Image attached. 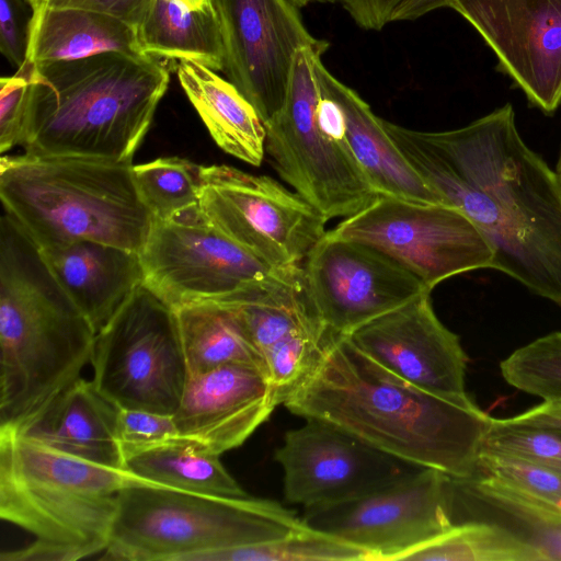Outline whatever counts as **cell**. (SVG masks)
Wrapping results in <instances>:
<instances>
[{"instance_id": "ab89813d", "label": "cell", "mask_w": 561, "mask_h": 561, "mask_svg": "<svg viewBox=\"0 0 561 561\" xmlns=\"http://www.w3.org/2000/svg\"><path fill=\"white\" fill-rule=\"evenodd\" d=\"M506 424L534 427L561 434V400L543 401L512 417L502 419Z\"/></svg>"}, {"instance_id": "3957f363", "label": "cell", "mask_w": 561, "mask_h": 561, "mask_svg": "<svg viewBox=\"0 0 561 561\" xmlns=\"http://www.w3.org/2000/svg\"><path fill=\"white\" fill-rule=\"evenodd\" d=\"M169 81L147 55L34 64L21 145L30 154L131 163Z\"/></svg>"}, {"instance_id": "d6a6232c", "label": "cell", "mask_w": 561, "mask_h": 561, "mask_svg": "<svg viewBox=\"0 0 561 561\" xmlns=\"http://www.w3.org/2000/svg\"><path fill=\"white\" fill-rule=\"evenodd\" d=\"M512 387L543 401L561 400V332L554 331L518 347L500 363Z\"/></svg>"}, {"instance_id": "5bb4252c", "label": "cell", "mask_w": 561, "mask_h": 561, "mask_svg": "<svg viewBox=\"0 0 561 561\" xmlns=\"http://www.w3.org/2000/svg\"><path fill=\"white\" fill-rule=\"evenodd\" d=\"M306 289L327 335L346 336L430 290L377 249L330 230L301 264Z\"/></svg>"}, {"instance_id": "603a6c76", "label": "cell", "mask_w": 561, "mask_h": 561, "mask_svg": "<svg viewBox=\"0 0 561 561\" xmlns=\"http://www.w3.org/2000/svg\"><path fill=\"white\" fill-rule=\"evenodd\" d=\"M118 413L92 380L79 378L15 430L58 450L125 469L117 439Z\"/></svg>"}, {"instance_id": "2e32d148", "label": "cell", "mask_w": 561, "mask_h": 561, "mask_svg": "<svg viewBox=\"0 0 561 561\" xmlns=\"http://www.w3.org/2000/svg\"><path fill=\"white\" fill-rule=\"evenodd\" d=\"M275 459L286 502L305 508L364 495L422 469L318 419L288 431Z\"/></svg>"}, {"instance_id": "ba28073f", "label": "cell", "mask_w": 561, "mask_h": 561, "mask_svg": "<svg viewBox=\"0 0 561 561\" xmlns=\"http://www.w3.org/2000/svg\"><path fill=\"white\" fill-rule=\"evenodd\" d=\"M318 56L310 47L296 53L284 105L265 124V152L278 175L330 220L354 215L377 194L341 135L339 110L320 93Z\"/></svg>"}, {"instance_id": "5b68a950", "label": "cell", "mask_w": 561, "mask_h": 561, "mask_svg": "<svg viewBox=\"0 0 561 561\" xmlns=\"http://www.w3.org/2000/svg\"><path fill=\"white\" fill-rule=\"evenodd\" d=\"M140 482L125 469L0 427V517L34 537L0 559L77 561L104 552L119 491Z\"/></svg>"}, {"instance_id": "836d02e7", "label": "cell", "mask_w": 561, "mask_h": 561, "mask_svg": "<svg viewBox=\"0 0 561 561\" xmlns=\"http://www.w3.org/2000/svg\"><path fill=\"white\" fill-rule=\"evenodd\" d=\"M483 449L519 457L561 474V434L492 417Z\"/></svg>"}, {"instance_id": "7c38bea8", "label": "cell", "mask_w": 561, "mask_h": 561, "mask_svg": "<svg viewBox=\"0 0 561 561\" xmlns=\"http://www.w3.org/2000/svg\"><path fill=\"white\" fill-rule=\"evenodd\" d=\"M302 520L360 548L368 561L402 560L454 525L451 477L422 468L364 495L306 507Z\"/></svg>"}, {"instance_id": "60d3db41", "label": "cell", "mask_w": 561, "mask_h": 561, "mask_svg": "<svg viewBox=\"0 0 561 561\" xmlns=\"http://www.w3.org/2000/svg\"><path fill=\"white\" fill-rule=\"evenodd\" d=\"M454 0H409L396 18L397 21L416 20L432 11L448 8Z\"/></svg>"}, {"instance_id": "d6986e66", "label": "cell", "mask_w": 561, "mask_h": 561, "mask_svg": "<svg viewBox=\"0 0 561 561\" xmlns=\"http://www.w3.org/2000/svg\"><path fill=\"white\" fill-rule=\"evenodd\" d=\"M348 340L409 383L447 397H468V357L457 334L437 318L426 291L354 330Z\"/></svg>"}, {"instance_id": "8d00e7d4", "label": "cell", "mask_w": 561, "mask_h": 561, "mask_svg": "<svg viewBox=\"0 0 561 561\" xmlns=\"http://www.w3.org/2000/svg\"><path fill=\"white\" fill-rule=\"evenodd\" d=\"M178 436L173 415L119 409L117 439L124 461L135 453Z\"/></svg>"}, {"instance_id": "83f0119b", "label": "cell", "mask_w": 561, "mask_h": 561, "mask_svg": "<svg viewBox=\"0 0 561 561\" xmlns=\"http://www.w3.org/2000/svg\"><path fill=\"white\" fill-rule=\"evenodd\" d=\"M124 468L154 485L218 496H249L224 467L219 455L181 436L128 456Z\"/></svg>"}, {"instance_id": "d4e9b609", "label": "cell", "mask_w": 561, "mask_h": 561, "mask_svg": "<svg viewBox=\"0 0 561 561\" xmlns=\"http://www.w3.org/2000/svg\"><path fill=\"white\" fill-rule=\"evenodd\" d=\"M181 87L215 142L230 156L261 165L266 129L254 106L215 70L192 60H179Z\"/></svg>"}, {"instance_id": "1f68e13d", "label": "cell", "mask_w": 561, "mask_h": 561, "mask_svg": "<svg viewBox=\"0 0 561 561\" xmlns=\"http://www.w3.org/2000/svg\"><path fill=\"white\" fill-rule=\"evenodd\" d=\"M368 561L367 553L307 526L275 540L201 554L195 561Z\"/></svg>"}, {"instance_id": "f546056e", "label": "cell", "mask_w": 561, "mask_h": 561, "mask_svg": "<svg viewBox=\"0 0 561 561\" xmlns=\"http://www.w3.org/2000/svg\"><path fill=\"white\" fill-rule=\"evenodd\" d=\"M402 560L538 561L535 551L504 527L486 520H466Z\"/></svg>"}, {"instance_id": "f35d334b", "label": "cell", "mask_w": 561, "mask_h": 561, "mask_svg": "<svg viewBox=\"0 0 561 561\" xmlns=\"http://www.w3.org/2000/svg\"><path fill=\"white\" fill-rule=\"evenodd\" d=\"M152 0H45L51 8H76L119 19L134 27L142 22Z\"/></svg>"}, {"instance_id": "d590c367", "label": "cell", "mask_w": 561, "mask_h": 561, "mask_svg": "<svg viewBox=\"0 0 561 561\" xmlns=\"http://www.w3.org/2000/svg\"><path fill=\"white\" fill-rule=\"evenodd\" d=\"M34 64L26 60L13 76L0 80V152L21 145Z\"/></svg>"}, {"instance_id": "b9f144b4", "label": "cell", "mask_w": 561, "mask_h": 561, "mask_svg": "<svg viewBox=\"0 0 561 561\" xmlns=\"http://www.w3.org/2000/svg\"><path fill=\"white\" fill-rule=\"evenodd\" d=\"M297 8H304L310 3H334L343 0H290Z\"/></svg>"}, {"instance_id": "74e56055", "label": "cell", "mask_w": 561, "mask_h": 561, "mask_svg": "<svg viewBox=\"0 0 561 561\" xmlns=\"http://www.w3.org/2000/svg\"><path fill=\"white\" fill-rule=\"evenodd\" d=\"M31 20L23 0H0V50L16 69L27 60Z\"/></svg>"}, {"instance_id": "f1b7e54d", "label": "cell", "mask_w": 561, "mask_h": 561, "mask_svg": "<svg viewBox=\"0 0 561 561\" xmlns=\"http://www.w3.org/2000/svg\"><path fill=\"white\" fill-rule=\"evenodd\" d=\"M173 309L188 376L226 364H248L265 373L260 354L227 306L206 300Z\"/></svg>"}, {"instance_id": "9a60e30c", "label": "cell", "mask_w": 561, "mask_h": 561, "mask_svg": "<svg viewBox=\"0 0 561 561\" xmlns=\"http://www.w3.org/2000/svg\"><path fill=\"white\" fill-rule=\"evenodd\" d=\"M213 2L222 31L224 71L265 125L284 105L298 49L323 55L330 44L311 35L290 0Z\"/></svg>"}, {"instance_id": "ee69618b", "label": "cell", "mask_w": 561, "mask_h": 561, "mask_svg": "<svg viewBox=\"0 0 561 561\" xmlns=\"http://www.w3.org/2000/svg\"><path fill=\"white\" fill-rule=\"evenodd\" d=\"M27 2L30 3L32 10L33 9H36L37 7L42 5L45 0H27Z\"/></svg>"}, {"instance_id": "8992f818", "label": "cell", "mask_w": 561, "mask_h": 561, "mask_svg": "<svg viewBox=\"0 0 561 561\" xmlns=\"http://www.w3.org/2000/svg\"><path fill=\"white\" fill-rule=\"evenodd\" d=\"M0 198L38 250L92 240L140 252L154 222L135 184L133 163L3 154Z\"/></svg>"}, {"instance_id": "ffe728a7", "label": "cell", "mask_w": 561, "mask_h": 561, "mask_svg": "<svg viewBox=\"0 0 561 561\" xmlns=\"http://www.w3.org/2000/svg\"><path fill=\"white\" fill-rule=\"evenodd\" d=\"M278 404L261 368L226 364L188 376L173 420L179 436L220 456L242 445Z\"/></svg>"}, {"instance_id": "7bdbcfd3", "label": "cell", "mask_w": 561, "mask_h": 561, "mask_svg": "<svg viewBox=\"0 0 561 561\" xmlns=\"http://www.w3.org/2000/svg\"><path fill=\"white\" fill-rule=\"evenodd\" d=\"M183 1L184 3H186L187 5L192 7V8H201V7H204L210 2H213V0H181Z\"/></svg>"}, {"instance_id": "52a82bcc", "label": "cell", "mask_w": 561, "mask_h": 561, "mask_svg": "<svg viewBox=\"0 0 561 561\" xmlns=\"http://www.w3.org/2000/svg\"><path fill=\"white\" fill-rule=\"evenodd\" d=\"M304 525L295 512L274 501L140 482L119 491L102 559L195 561L207 552L275 540Z\"/></svg>"}, {"instance_id": "4dcf8cb0", "label": "cell", "mask_w": 561, "mask_h": 561, "mask_svg": "<svg viewBox=\"0 0 561 561\" xmlns=\"http://www.w3.org/2000/svg\"><path fill=\"white\" fill-rule=\"evenodd\" d=\"M202 167L179 157L133 165L135 184L154 220L174 219L198 207Z\"/></svg>"}, {"instance_id": "f6af8a7d", "label": "cell", "mask_w": 561, "mask_h": 561, "mask_svg": "<svg viewBox=\"0 0 561 561\" xmlns=\"http://www.w3.org/2000/svg\"><path fill=\"white\" fill-rule=\"evenodd\" d=\"M556 172L558 173V175H559V178L561 180V152H560V157H559V160H558V163H557Z\"/></svg>"}, {"instance_id": "4316f807", "label": "cell", "mask_w": 561, "mask_h": 561, "mask_svg": "<svg viewBox=\"0 0 561 561\" xmlns=\"http://www.w3.org/2000/svg\"><path fill=\"white\" fill-rule=\"evenodd\" d=\"M137 32L147 56L225 69L222 31L214 2L192 8L181 0H152Z\"/></svg>"}, {"instance_id": "9c48e42d", "label": "cell", "mask_w": 561, "mask_h": 561, "mask_svg": "<svg viewBox=\"0 0 561 561\" xmlns=\"http://www.w3.org/2000/svg\"><path fill=\"white\" fill-rule=\"evenodd\" d=\"M91 364L118 409L173 415L188 379L174 309L141 285L96 333Z\"/></svg>"}, {"instance_id": "484cf974", "label": "cell", "mask_w": 561, "mask_h": 561, "mask_svg": "<svg viewBox=\"0 0 561 561\" xmlns=\"http://www.w3.org/2000/svg\"><path fill=\"white\" fill-rule=\"evenodd\" d=\"M119 51L145 55L137 28L107 14L76 9H33L27 59L34 64L75 60Z\"/></svg>"}, {"instance_id": "8fae6325", "label": "cell", "mask_w": 561, "mask_h": 561, "mask_svg": "<svg viewBox=\"0 0 561 561\" xmlns=\"http://www.w3.org/2000/svg\"><path fill=\"white\" fill-rule=\"evenodd\" d=\"M198 209L214 227L275 268L299 266L328 219L295 191L230 165L202 167Z\"/></svg>"}, {"instance_id": "277c9868", "label": "cell", "mask_w": 561, "mask_h": 561, "mask_svg": "<svg viewBox=\"0 0 561 561\" xmlns=\"http://www.w3.org/2000/svg\"><path fill=\"white\" fill-rule=\"evenodd\" d=\"M95 331L38 249L0 221V427L20 428L80 378Z\"/></svg>"}, {"instance_id": "cb8c5ba5", "label": "cell", "mask_w": 561, "mask_h": 561, "mask_svg": "<svg viewBox=\"0 0 561 561\" xmlns=\"http://www.w3.org/2000/svg\"><path fill=\"white\" fill-rule=\"evenodd\" d=\"M453 523L497 524L529 546L538 561H561V511L493 476L451 478Z\"/></svg>"}, {"instance_id": "30bf717a", "label": "cell", "mask_w": 561, "mask_h": 561, "mask_svg": "<svg viewBox=\"0 0 561 561\" xmlns=\"http://www.w3.org/2000/svg\"><path fill=\"white\" fill-rule=\"evenodd\" d=\"M366 243L419 277L432 290L453 276L494 267V251L459 209L377 195L330 230Z\"/></svg>"}, {"instance_id": "7a4b0ae2", "label": "cell", "mask_w": 561, "mask_h": 561, "mask_svg": "<svg viewBox=\"0 0 561 561\" xmlns=\"http://www.w3.org/2000/svg\"><path fill=\"white\" fill-rule=\"evenodd\" d=\"M283 404L370 446L456 479L478 474L492 417L469 397L447 398L388 371L347 336L327 335L319 359Z\"/></svg>"}, {"instance_id": "e0dca14e", "label": "cell", "mask_w": 561, "mask_h": 561, "mask_svg": "<svg viewBox=\"0 0 561 561\" xmlns=\"http://www.w3.org/2000/svg\"><path fill=\"white\" fill-rule=\"evenodd\" d=\"M528 101L546 114L561 103V0H454Z\"/></svg>"}, {"instance_id": "ac0fdd59", "label": "cell", "mask_w": 561, "mask_h": 561, "mask_svg": "<svg viewBox=\"0 0 561 561\" xmlns=\"http://www.w3.org/2000/svg\"><path fill=\"white\" fill-rule=\"evenodd\" d=\"M210 301L233 312L275 386H293L317 363L327 333L309 299L301 265L276 268L248 288Z\"/></svg>"}, {"instance_id": "44dd1931", "label": "cell", "mask_w": 561, "mask_h": 561, "mask_svg": "<svg viewBox=\"0 0 561 561\" xmlns=\"http://www.w3.org/2000/svg\"><path fill=\"white\" fill-rule=\"evenodd\" d=\"M321 95L335 103L341 135L377 195L417 204H440L437 194L407 160L378 117L359 94L313 62Z\"/></svg>"}, {"instance_id": "6da1fadb", "label": "cell", "mask_w": 561, "mask_h": 561, "mask_svg": "<svg viewBox=\"0 0 561 561\" xmlns=\"http://www.w3.org/2000/svg\"><path fill=\"white\" fill-rule=\"evenodd\" d=\"M383 125L440 204L483 233L493 268L561 307V180L523 140L512 104L451 130Z\"/></svg>"}, {"instance_id": "7402d4cb", "label": "cell", "mask_w": 561, "mask_h": 561, "mask_svg": "<svg viewBox=\"0 0 561 561\" xmlns=\"http://www.w3.org/2000/svg\"><path fill=\"white\" fill-rule=\"evenodd\" d=\"M38 251L95 333L144 284L139 252L92 240Z\"/></svg>"}, {"instance_id": "4fadbf2b", "label": "cell", "mask_w": 561, "mask_h": 561, "mask_svg": "<svg viewBox=\"0 0 561 561\" xmlns=\"http://www.w3.org/2000/svg\"><path fill=\"white\" fill-rule=\"evenodd\" d=\"M139 255L142 285L172 308L219 300L276 270L208 222L198 207L154 220Z\"/></svg>"}, {"instance_id": "e575fe53", "label": "cell", "mask_w": 561, "mask_h": 561, "mask_svg": "<svg viewBox=\"0 0 561 561\" xmlns=\"http://www.w3.org/2000/svg\"><path fill=\"white\" fill-rule=\"evenodd\" d=\"M478 473L508 482L561 511V474L543 466L482 448Z\"/></svg>"}]
</instances>
